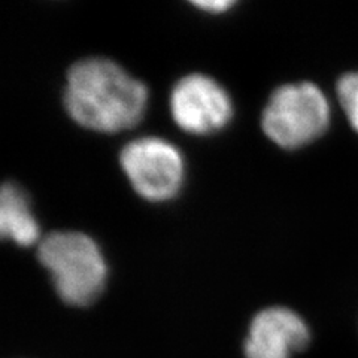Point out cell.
Returning a JSON list of instances; mask_svg holds the SVG:
<instances>
[{"label":"cell","instance_id":"6da1fadb","mask_svg":"<svg viewBox=\"0 0 358 358\" xmlns=\"http://www.w3.org/2000/svg\"><path fill=\"white\" fill-rule=\"evenodd\" d=\"M69 117L93 131L118 133L139 124L148 103L147 85L108 59H85L66 75Z\"/></svg>","mask_w":358,"mask_h":358},{"label":"cell","instance_id":"7a4b0ae2","mask_svg":"<svg viewBox=\"0 0 358 358\" xmlns=\"http://www.w3.org/2000/svg\"><path fill=\"white\" fill-rule=\"evenodd\" d=\"M38 259L51 275L59 297L88 306L103 293L108 266L97 242L81 231H52L38 246Z\"/></svg>","mask_w":358,"mask_h":358},{"label":"cell","instance_id":"3957f363","mask_svg":"<svg viewBox=\"0 0 358 358\" xmlns=\"http://www.w3.org/2000/svg\"><path fill=\"white\" fill-rule=\"evenodd\" d=\"M329 122V100L312 83L276 88L262 115L266 136L284 150H296L318 139Z\"/></svg>","mask_w":358,"mask_h":358},{"label":"cell","instance_id":"277c9868","mask_svg":"<svg viewBox=\"0 0 358 358\" xmlns=\"http://www.w3.org/2000/svg\"><path fill=\"white\" fill-rule=\"evenodd\" d=\"M120 163L134 192L145 200L167 201L181 192L185 163L171 142L155 136L134 139L122 148Z\"/></svg>","mask_w":358,"mask_h":358},{"label":"cell","instance_id":"5b68a950","mask_svg":"<svg viewBox=\"0 0 358 358\" xmlns=\"http://www.w3.org/2000/svg\"><path fill=\"white\" fill-rule=\"evenodd\" d=\"M169 103L176 126L200 136L222 130L233 117V103L226 88L203 73L181 78L172 88Z\"/></svg>","mask_w":358,"mask_h":358},{"label":"cell","instance_id":"8992f818","mask_svg":"<svg viewBox=\"0 0 358 358\" xmlns=\"http://www.w3.org/2000/svg\"><path fill=\"white\" fill-rule=\"evenodd\" d=\"M310 333L299 313L266 308L252 318L243 343L245 358H291L309 343Z\"/></svg>","mask_w":358,"mask_h":358},{"label":"cell","instance_id":"52a82bcc","mask_svg":"<svg viewBox=\"0 0 358 358\" xmlns=\"http://www.w3.org/2000/svg\"><path fill=\"white\" fill-rule=\"evenodd\" d=\"M0 233L18 246L41 242L39 222L33 214L30 200L14 182H6L0 192Z\"/></svg>","mask_w":358,"mask_h":358},{"label":"cell","instance_id":"ba28073f","mask_svg":"<svg viewBox=\"0 0 358 358\" xmlns=\"http://www.w3.org/2000/svg\"><path fill=\"white\" fill-rule=\"evenodd\" d=\"M338 94L346 117L358 131V72L342 78L338 84Z\"/></svg>","mask_w":358,"mask_h":358},{"label":"cell","instance_id":"9c48e42d","mask_svg":"<svg viewBox=\"0 0 358 358\" xmlns=\"http://www.w3.org/2000/svg\"><path fill=\"white\" fill-rule=\"evenodd\" d=\"M193 5L209 14H221L231 9L236 2L233 0H205V2H194Z\"/></svg>","mask_w":358,"mask_h":358}]
</instances>
